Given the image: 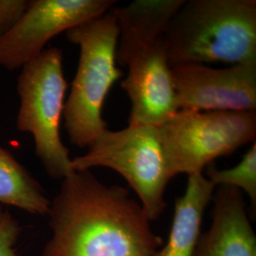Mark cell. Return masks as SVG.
I'll return each instance as SVG.
<instances>
[{
  "instance_id": "9a60e30c",
  "label": "cell",
  "mask_w": 256,
  "mask_h": 256,
  "mask_svg": "<svg viewBox=\"0 0 256 256\" xmlns=\"http://www.w3.org/2000/svg\"><path fill=\"white\" fill-rule=\"evenodd\" d=\"M20 226L8 210H0V256H16L14 245Z\"/></svg>"
},
{
  "instance_id": "2e32d148",
  "label": "cell",
  "mask_w": 256,
  "mask_h": 256,
  "mask_svg": "<svg viewBox=\"0 0 256 256\" xmlns=\"http://www.w3.org/2000/svg\"><path fill=\"white\" fill-rule=\"evenodd\" d=\"M28 5L26 0H0V37L18 22Z\"/></svg>"
},
{
  "instance_id": "52a82bcc",
  "label": "cell",
  "mask_w": 256,
  "mask_h": 256,
  "mask_svg": "<svg viewBox=\"0 0 256 256\" xmlns=\"http://www.w3.org/2000/svg\"><path fill=\"white\" fill-rule=\"evenodd\" d=\"M115 0H34L18 22L0 37V66L14 70L36 58L63 32L106 14Z\"/></svg>"
},
{
  "instance_id": "9c48e42d",
  "label": "cell",
  "mask_w": 256,
  "mask_h": 256,
  "mask_svg": "<svg viewBox=\"0 0 256 256\" xmlns=\"http://www.w3.org/2000/svg\"><path fill=\"white\" fill-rule=\"evenodd\" d=\"M126 66L120 86L131 102L129 126H160L173 117L180 108L165 38L137 52Z\"/></svg>"
},
{
  "instance_id": "5b68a950",
  "label": "cell",
  "mask_w": 256,
  "mask_h": 256,
  "mask_svg": "<svg viewBox=\"0 0 256 256\" xmlns=\"http://www.w3.org/2000/svg\"><path fill=\"white\" fill-rule=\"evenodd\" d=\"M74 171L106 167L118 172L137 194L150 221L164 212V192L172 180L158 126H128L122 130L104 129L88 152L72 158Z\"/></svg>"
},
{
  "instance_id": "4fadbf2b",
  "label": "cell",
  "mask_w": 256,
  "mask_h": 256,
  "mask_svg": "<svg viewBox=\"0 0 256 256\" xmlns=\"http://www.w3.org/2000/svg\"><path fill=\"white\" fill-rule=\"evenodd\" d=\"M0 202L34 214H48L50 200L14 155L0 146Z\"/></svg>"
},
{
  "instance_id": "6da1fadb",
  "label": "cell",
  "mask_w": 256,
  "mask_h": 256,
  "mask_svg": "<svg viewBox=\"0 0 256 256\" xmlns=\"http://www.w3.org/2000/svg\"><path fill=\"white\" fill-rule=\"evenodd\" d=\"M48 214L52 238L44 256H153L162 246L128 189L90 171L64 178Z\"/></svg>"
},
{
  "instance_id": "30bf717a",
  "label": "cell",
  "mask_w": 256,
  "mask_h": 256,
  "mask_svg": "<svg viewBox=\"0 0 256 256\" xmlns=\"http://www.w3.org/2000/svg\"><path fill=\"white\" fill-rule=\"evenodd\" d=\"M212 202L210 228L202 232L192 256H256V236L243 192L216 186Z\"/></svg>"
},
{
  "instance_id": "8fae6325",
  "label": "cell",
  "mask_w": 256,
  "mask_h": 256,
  "mask_svg": "<svg viewBox=\"0 0 256 256\" xmlns=\"http://www.w3.org/2000/svg\"><path fill=\"white\" fill-rule=\"evenodd\" d=\"M184 1L136 0L126 6L112 7L119 27L117 64L126 66L137 52L164 39Z\"/></svg>"
},
{
  "instance_id": "8992f818",
  "label": "cell",
  "mask_w": 256,
  "mask_h": 256,
  "mask_svg": "<svg viewBox=\"0 0 256 256\" xmlns=\"http://www.w3.org/2000/svg\"><path fill=\"white\" fill-rule=\"evenodd\" d=\"M171 178L203 173L256 138V111L180 110L158 126Z\"/></svg>"
},
{
  "instance_id": "7a4b0ae2",
  "label": "cell",
  "mask_w": 256,
  "mask_h": 256,
  "mask_svg": "<svg viewBox=\"0 0 256 256\" xmlns=\"http://www.w3.org/2000/svg\"><path fill=\"white\" fill-rule=\"evenodd\" d=\"M165 46L171 66L256 60V0H185Z\"/></svg>"
},
{
  "instance_id": "3957f363",
  "label": "cell",
  "mask_w": 256,
  "mask_h": 256,
  "mask_svg": "<svg viewBox=\"0 0 256 256\" xmlns=\"http://www.w3.org/2000/svg\"><path fill=\"white\" fill-rule=\"evenodd\" d=\"M66 36L80 48V58L64 102V128L74 146L86 148L108 128L102 106L112 86L124 76L116 60L119 27L110 10L68 30Z\"/></svg>"
},
{
  "instance_id": "277c9868",
  "label": "cell",
  "mask_w": 256,
  "mask_h": 256,
  "mask_svg": "<svg viewBox=\"0 0 256 256\" xmlns=\"http://www.w3.org/2000/svg\"><path fill=\"white\" fill-rule=\"evenodd\" d=\"M21 68L16 128L34 137L37 158L46 173L63 180L74 172L70 150L60 136L68 88L63 52L58 48H46Z\"/></svg>"
},
{
  "instance_id": "5bb4252c",
  "label": "cell",
  "mask_w": 256,
  "mask_h": 256,
  "mask_svg": "<svg viewBox=\"0 0 256 256\" xmlns=\"http://www.w3.org/2000/svg\"><path fill=\"white\" fill-rule=\"evenodd\" d=\"M205 174L214 187L232 186L246 192L250 198V216H256V142L243 156L236 166L230 169H218L214 164L208 165Z\"/></svg>"
},
{
  "instance_id": "ba28073f",
  "label": "cell",
  "mask_w": 256,
  "mask_h": 256,
  "mask_svg": "<svg viewBox=\"0 0 256 256\" xmlns=\"http://www.w3.org/2000/svg\"><path fill=\"white\" fill-rule=\"evenodd\" d=\"M171 72L180 110L256 111V60L226 68L176 64Z\"/></svg>"
},
{
  "instance_id": "7c38bea8",
  "label": "cell",
  "mask_w": 256,
  "mask_h": 256,
  "mask_svg": "<svg viewBox=\"0 0 256 256\" xmlns=\"http://www.w3.org/2000/svg\"><path fill=\"white\" fill-rule=\"evenodd\" d=\"M216 187L203 173L188 176L185 192L174 202V216L166 244L153 256H192L202 234L205 209Z\"/></svg>"
}]
</instances>
